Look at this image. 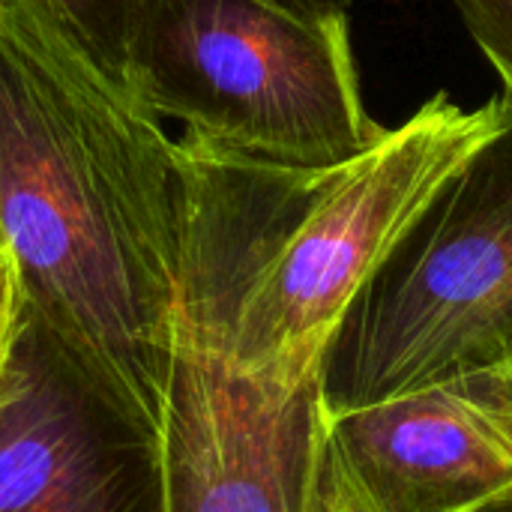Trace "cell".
<instances>
[{
    "instance_id": "6da1fadb",
    "label": "cell",
    "mask_w": 512,
    "mask_h": 512,
    "mask_svg": "<svg viewBox=\"0 0 512 512\" xmlns=\"http://www.w3.org/2000/svg\"><path fill=\"white\" fill-rule=\"evenodd\" d=\"M186 225L180 138L33 0H0V246L24 321L159 432Z\"/></svg>"
},
{
    "instance_id": "7a4b0ae2",
    "label": "cell",
    "mask_w": 512,
    "mask_h": 512,
    "mask_svg": "<svg viewBox=\"0 0 512 512\" xmlns=\"http://www.w3.org/2000/svg\"><path fill=\"white\" fill-rule=\"evenodd\" d=\"M512 114L426 99L369 150L282 165L180 138L186 225L177 336L246 375L315 372L345 309L432 192Z\"/></svg>"
},
{
    "instance_id": "3957f363",
    "label": "cell",
    "mask_w": 512,
    "mask_h": 512,
    "mask_svg": "<svg viewBox=\"0 0 512 512\" xmlns=\"http://www.w3.org/2000/svg\"><path fill=\"white\" fill-rule=\"evenodd\" d=\"M129 90L186 138L264 162L333 165L387 135L363 99L348 15L282 0H144Z\"/></svg>"
},
{
    "instance_id": "277c9868",
    "label": "cell",
    "mask_w": 512,
    "mask_h": 512,
    "mask_svg": "<svg viewBox=\"0 0 512 512\" xmlns=\"http://www.w3.org/2000/svg\"><path fill=\"white\" fill-rule=\"evenodd\" d=\"M512 363V114L414 213L336 324L330 417Z\"/></svg>"
},
{
    "instance_id": "5b68a950",
    "label": "cell",
    "mask_w": 512,
    "mask_h": 512,
    "mask_svg": "<svg viewBox=\"0 0 512 512\" xmlns=\"http://www.w3.org/2000/svg\"><path fill=\"white\" fill-rule=\"evenodd\" d=\"M159 453L162 512H369L336 453L318 369L258 378L177 336Z\"/></svg>"
},
{
    "instance_id": "8992f818",
    "label": "cell",
    "mask_w": 512,
    "mask_h": 512,
    "mask_svg": "<svg viewBox=\"0 0 512 512\" xmlns=\"http://www.w3.org/2000/svg\"><path fill=\"white\" fill-rule=\"evenodd\" d=\"M159 432L24 321L0 393V512H162Z\"/></svg>"
},
{
    "instance_id": "52a82bcc",
    "label": "cell",
    "mask_w": 512,
    "mask_h": 512,
    "mask_svg": "<svg viewBox=\"0 0 512 512\" xmlns=\"http://www.w3.org/2000/svg\"><path fill=\"white\" fill-rule=\"evenodd\" d=\"M369 512H468L512 489V369L456 375L330 417Z\"/></svg>"
},
{
    "instance_id": "ba28073f",
    "label": "cell",
    "mask_w": 512,
    "mask_h": 512,
    "mask_svg": "<svg viewBox=\"0 0 512 512\" xmlns=\"http://www.w3.org/2000/svg\"><path fill=\"white\" fill-rule=\"evenodd\" d=\"M102 72L129 87L132 39L144 0H33Z\"/></svg>"
},
{
    "instance_id": "9c48e42d",
    "label": "cell",
    "mask_w": 512,
    "mask_h": 512,
    "mask_svg": "<svg viewBox=\"0 0 512 512\" xmlns=\"http://www.w3.org/2000/svg\"><path fill=\"white\" fill-rule=\"evenodd\" d=\"M474 45L501 78L504 99L512 102V0H453Z\"/></svg>"
},
{
    "instance_id": "30bf717a",
    "label": "cell",
    "mask_w": 512,
    "mask_h": 512,
    "mask_svg": "<svg viewBox=\"0 0 512 512\" xmlns=\"http://www.w3.org/2000/svg\"><path fill=\"white\" fill-rule=\"evenodd\" d=\"M21 333V297H18V279L9 252H0V393L6 381V369L15 351Z\"/></svg>"
},
{
    "instance_id": "8fae6325",
    "label": "cell",
    "mask_w": 512,
    "mask_h": 512,
    "mask_svg": "<svg viewBox=\"0 0 512 512\" xmlns=\"http://www.w3.org/2000/svg\"><path fill=\"white\" fill-rule=\"evenodd\" d=\"M300 12H309V15H348L354 0H282Z\"/></svg>"
},
{
    "instance_id": "7c38bea8",
    "label": "cell",
    "mask_w": 512,
    "mask_h": 512,
    "mask_svg": "<svg viewBox=\"0 0 512 512\" xmlns=\"http://www.w3.org/2000/svg\"><path fill=\"white\" fill-rule=\"evenodd\" d=\"M468 512H512V489L510 492H504V495H498V498H492V501H486V504H480V507H474V510Z\"/></svg>"
},
{
    "instance_id": "4fadbf2b",
    "label": "cell",
    "mask_w": 512,
    "mask_h": 512,
    "mask_svg": "<svg viewBox=\"0 0 512 512\" xmlns=\"http://www.w3.org/2000/svg\"><path fill=\"white\" fill-rule=\"evenodd\" d=\"M0 252H3V246H0Z\"/></svg>"
},
{
    "instance_id": "5bb4252c",
    "label": "cell",
    "mask_w": 512,
    "mask_h": 512,
    "mask_svg": "<svg viewBox=\"0 0 512 512\" xmlns=\"http://www.w3.org/2000/svg\"><path fill=\"white\" fill-rule=\"evenodd\" d=\"M510 369H512V363H510Z\"/></svg>"
}]
</instances>
